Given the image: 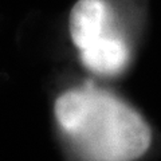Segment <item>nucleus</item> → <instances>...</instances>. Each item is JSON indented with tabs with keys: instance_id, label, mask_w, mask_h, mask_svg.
Returning a JSON list of instances; mask_svg holds the SVG:
<instances>
[{
	"instance_id": "obj_2",
	"label": "nucleus",
	"mask_w": 161,
	"mask_h": 161,
	"mask_svg": "<svg viewBox=\"0 0 161 161\" xmlns=\"http://www.w3.org/2000/svg\"><path fill=\"white\" fill-rule=\"evenodd\" d=\"M112 28V14L105 0H79L70 15V35L80 50L105 36Z\"/></svg>"
},
{
	"instance_id": "obj_1",
	"label": "nucleus",
	"mask_w": 161,
	"mask_h": 161,
	"mask_svg": "<svg viewBox=\"0 0 161 161\" xmlns=\"http://www.w3.org/2000/svg\"><path fill=\"white\" fill-rule=\"evenodd\" d=\"M54 110L82 161H136L152 144V132L141 114L92 83L64 92Z\"/></svg>"
},
{
	"instance_id": "obj_3",
	"label": "nucleus",
	"mask_w": 161,
	"mask_h": 161,
	"mask_svg": "<svg viewBox=\"0 0 161 161\" xmlns=\"http://www.w3.org/2000/svg\"><path fill=\"white\" fill-rule=\"evenodd\" d=\"M130 59L129 46L114 30L99 38L89 47L80 50V60L89 70L102 74H119L128 66Z\"/></svg>"
}]
</instances>
